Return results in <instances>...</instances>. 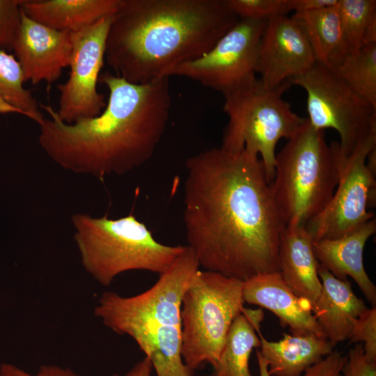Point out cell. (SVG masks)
Segmentation results:
<instances>
[{
	"mask_svg": "<svg viewBox=\"0 0 376 376\" xmlns=\"http://www.w3.org/2000/svg\"><path fill=\"white\" fill-rule=\"evenodd\" d=\"M12 49L25 81L52 84L61 77L63 69L69 67L72 49L71 33L40 24L28 17L21 9Z\"/></svg>",
	"mask_w": 376,
	"mask_h": 376,
	"instance_id": "5bb4252c",
	"label": "cell"
},
{
	"mask_svg": "<svg viewBox=\"0 0 376 376\" xmlns=\"http://www.w3.org/2000/svg\"><path fill=\"white\" fill-rule=\"evenodd\" d=\"M350 343H362L366 357L376 362V307L367 308L357 319Z\"/></svg>",
	"mask_w": 376,
	"mask_h": 376,
	"instance_id": "4316f807",
	"label": "cell"
},
{
	"mask_svg": "<svg viewBox=\"0 0 376 376\" xmlns=\"http://www.w3.org/2000/svg\"><path fill=\"white\" fill-rule=\"evenodd\" d=\"M375 147L376 132L346 157L331 199L305 225L313 241L344 236L375 218L368 210L375 204L376 173L366 162Z\"/></svg>",
	"mask_w": 376,
	"mask_h": 376,
	"instance_id": "8fae6325",
	"label": "cell"
},
{
	"mask_svg": "<svg viewBox=\"0 0 376 376\" xmlns=\"http://www.w3.org/2000/svg\"><path fill=\"white\" fill-rule=\"evenodd\" d=\"M338 0H288V9L294 13H303L335 6Z\"/></svg>",
	"mask_w": 376,
	"mask_h": 376,
	"instance_id": "1f68e13d",
	"label": "cell"
},
{
	"mask_svg": "<svg viewBox=\"0 0 376 376\" xmlns=\"http://www.w3.org/2000/svg\"><path fill=\"white\" fill-rule=\"evenodd\" d=\"M375 231L376 221L373 218L344 236L313 243L319 264L339 280L345 281L351 277L373 306L376 305V287L365 269L363 251Z\"/></svg>",
	"mask_w": 376,
	"mask_h": 376,
	"instance_id": "2e32d148",
	"label": "cell"
},
{
	"mask_svg": "<svg viewBox=\"0 0 376 376\" xmlns=\"http://www.w3.org/2000/svg\"><path fill=\"white\" fill-rule=\"evenodd\" d=\"M243 298L244 303L273 313L293 335L326 338L313 315V304L295 294L279 272L260 274L243 281Z\"/></svg>",
	"mask_w": 376,
	"mask_h": 376,
	"instance_id": "9a60e30c",
	"label": "cell"
},
{
	"mask_svg": "<svg viewBox=\"0 0 376 376\" xmlns=\"http://www.w3.org/2000/svg\"><path fill=\"white\" fill-rule=\"evenodd\" d=\"M315 64L304 29L293 15H279L267 21L256 68L264 86L278 87L303 75Z\"/></svg>",
	"mask_w": 376,
	"mask_h": 376,
	"instance_id": "4fadbf2b",
	"label": "cell"
},
{
	"mask_svg": "<svg viewBox=\"0 0 376 376\" xmlns=\"http://www.w3.org/2000/svg\"><path fill=\"white\" fill-rule=\"evenodd\" d=\"M258 336L270 376H300L334 350L327 338L315 334H284L279 341L267 340L260 331Z\"/></svg>",
	"mask_w": 376,
	"mask_h": 376,
	"instance_id": "d6986e66",
	"label": "cell"
},
{
	"mask_svg": "<svg viewBox=\"0 0 376 376\" xmlns=\"http://www.w3.org/2000/svg\"><path fill=\"white\" fill-rule=\"evenodd\" d=\"M71 221L84 268L105 286L128 271L161 274L186 247L157 241L146 226L132 214L110 219L77 213Z\"/></svg>",
	"mask_w": 376,
	"mask_h": 376,
	"instance_id": "8992f818",
	"label": "cell"
},
{
	"mask_svg": "<svg viewBox=\"0 0 376 376\" xmlns=\"http://www.w3.org/2000/svg\"><path fill=\"white\" fill-rule=\"evenodd\" d=\"M98 82L109 95L95 117L65 123L51 106L40 104L49 118L38 125V141L61 167L103 180L131 171L150 159L166 127L171 97L169 77L136 84L107 71Z\"/></svg>",
	"mask_w": 376,
	"mask_h": 376,
	"instance_id": "7a4b0ae2",
	"label": "cell"
},
{
	"mask_svg": "<svg viewBox=\"0 0 376 376\" xmlns=\"http://www.w3.org/2000/svg\"><path fill=\"white\" fill-rule=\"evenodd\" d=\"M256 356L260 376H270L268 372L267 364L262 357L260 351L256 352Z\"/></svg>",
	"mask_w": 376,
	"mask_h": 376,
	"instance_id": "e575fe53",
	"label": "cell"
},
{
	"mask_svg": "<svg viewBox=\"0 0 376 376\" xmlns=\"http://www.w3.org/2000/svg\"><path fill=\"white\" fill-rule=\"evenodd\" d=\"M341 376H376V362L367 359L362 344L356 343L349 350Z\"/></svg>",
	"mask_w": 376,
	"mask_h": 376,
	"instance_id": "f1b7e54d",
	"label": "cell"
},
{
	"mask_svg": "<svg viewBox=\"0 0 376 376\" xmlns=\"http://www.w3.org/2000/svg\"><path fill=\"white\" fill-rule=\"evenodd\" d=\"M0 376H80L72 370L55 365H43L35 374L29 373L13 364L2 363Z\"/></svg>",
	"mask_w": 376,
	"mask_h": 376,
	"instance_id": "4dcf8cb0",
	"label": "cell"
},
{
	"mask_svg": "<svg viewBox=\"0 0 376 376\" xmlns=\"http://www.w3.org/2000/svg\"><path fill=\"white\" fill-rule=\"evenodd\" d=\"M112 15L70 32V72L68 80L57 85L60 96L56 111L58 118L65 123L95 117L106 106L104 95L98 92L97 84L105 59Z\"/></svg>",
	"mask_w": 376,
	"mask_h": 376,
	"instance_id": "7c38bea8",
	"label": "cell"
},
{
	"mask_svg": "<svg viewBox=\"0 0 376 376\" xmlns=\"http://www.w3.org/2000/svg\"><path fill=\"white\" fill-rule=\"evenodd\" d=\"M183 220L200 267L242 281L279 272L286 226L260 157L212 148L185 162Z\"/></svg>",
	"mask_w": 376,
	"mask_h": 376,
	"instance_id": "6da1fadb",
	"label": "cell"
},
{
	"mask_svg": "<svg viewBox=\"0 0 376 376\" xmlns=\"http://www.w3.org/2000/svg\"><path fill=\"white\" fill-rule=\"evenodd\" d=\"M238 20L226 0H120L105 60L117 76L148 84L207 53Z\"/></svg>",
	"mask_w": 376,
	"mask_h": 376,
	"instance_id": "3957f363",
	"label": "cell"
},
{
	"mask_svg": "<svg viewBox=\"0 0 376 376\" xmlns=\"http://www.w3.org/2000/svg\"><path fill=\"white\" fill-rule=\"evenodd\" d=\"M24 74L19 63L12 54L0 49V97L38 125L44 120L38 103L24 87Z\"/></svg>",
	"mask_w": 376,
	"mask_h": 376,
	"instance_id": "603a6c76",
	"label": "cell"
},
{
	"mask_svg": "<svg viewBox=\"0 0 376 376\" xmlns=\"http://www.w3.org/2000/svg\"><path fill=\"white\" fill-rule=\"evenodd\" d=\"M337 7L350 54H357L369 22L376 16V1L338 0Z\"/></svg>",
	"mask_w": 376,
	"mask_h": 376,
	"instance_id": "d4e9b609",
	"label": "cell"
},
{
	"mask_svg": "<svg viewBox=\"0 0 376 376\" xmlns=\"http://www.w3.org/2000/svg\"><path fill=\"white\" fill-rule=\"evenodd\" d=\"M318 272L322 288L313 313L324 336L335 346L350 339L357 319L368 307L348 279H336L320 264Z\"/></svg>",
	"mask_w": 376,
	"mask_h": 376,
	"instance_id": "e0dca14e",
	"label": "cell"
},
{
	"mask_svg": "<svg viewBox=\"0 0 376 376\" xmlns=\"http://www.w3.org/2000/svg\"><path fill=\"white\" fill-rule=\"evenodd\" d=\"M198 269L196 256L186 246L151 288L131 297L106 292L95 308V315L106 327L136 343L157 376L191 375L181 353L180 306Z\"/></svg>",
	"mask_w": 376,
	"mask_h": 376,
	"instance_id": "277c9868",
	"label": "cell"
},
{
	"mask_svg": "<svg viewBox=\"0 0 376 376\" xmlns=\"http://www.w3.org/2000/svg\"><path fill=\"white\" fill-rule=\"evenodd\" d=\"M373 43H376V16L369 22L363 40V45Z\"/></svg>",
	"mask_w": 376,
	"mask_h": 376,
	"instance_id": "836d02e7",
	"label": "cell"
},
{
	"mask_svg": "<svg viewBox=\"0 0 376 376\" xmlns=\"http://www.w3.org/2000/svg\"><path fill=\"white\" fill-rule=\"evenodd\" d=\"M22 0H0V47L11 49L20 22Z\"/></svg>",
	"mask_w": 376,
	"mask_h": 376,
	"instance_id": "83f0119b",
	"label": "cell"
},
{
	"mask_svg": "<svg viewBox=\"0 0 376 376\" xmlns=\"http://www.w3.org/2000/svg\"><path fill=\"white\" fill-rule=\"evenodd\" d=\"M152 370V366L150 361L145 357L124 375L115 374L113 376H151Z\"/></svg>",
	"mask_w": 376,
	"mask_h": 376,
	"instance_id": "d6a6232c",
	"label": "cell"
},
{
	"mask_svg": "<svg viewBox=\"0 0 376 376\" xmlns=\"http://www.w3.org/2000/svg\"><path fill=\"white\" fill-rule=\"evenodd\" d=\"M306 93L307 120L316 130H334L346 157L376 132V108L359 95L334 71L315 64L289 81Z\"/></svg>",
	"mask_w": 376,
	"mask_h": 376,
	"instance_id": "9c48e42d",
	"label": "cell"
},
{
	"mask_svg": "<svg viewBox=\"0 0 376 376\" xmlns=\"http://www.w3.org/2000/svg\"><path fill=\"white\" fill-rule=\"evenodd\" d=\"M337 4L292 15L304 29L315 63L334 72L350 54Z\"/></svg>",
	"mask_w": 376,
	"mask_h": 376,
	"instance_id": "44dd1931",
	"label": "cell"
},
{
	"mask_svg": "<svg viewBox=\"0 0 376 376\" xmlns=\"http://www.w3.org/2000/svg\"><path fill=\"white\" fill-rule=\"evenodd\" d=\"M244 304L243 281L198 269L180 306L181 353L191 371L217 363L235 318Z\"/></svg>",
	"mask_w": 376,
	"mask_h": 376,
	"instance_id": "ba28073f",
	"label": "cell"
},
{
	"mask_svg": "<svg viewBox=\"0 0 376 376\" xmlns=\"http://www.w3.org/2000/svg\"><path fill=\"white\" fill-rule=\"evenodd\" d=\"M313 240L305 225L288 224L279 246V272L292 291L313 304L322 288Z\"/></svg>",
	"mask_w": 376,
	"mask_h": 376,
	"instance_id": "ac0fdd59",
	"label": "cell"
},
{
	"mask_svg": "<svg viewBox=\"0 0 376 376\" xmlns=\"http://www.w3.org/2000/svg\"><path fill=\"white\" fill-rule=\"evenodd\" d=\"M267 20L239 19L201 56L171 70L168 77L189 78L224 95L253 82L260 41Z\"/></svg>",
	"mask_w": 376,
	"mask_h": 376,
	"instance_id": "30bf717a",
	"label": "cell"
},
{
	"mask_svg": "<svg viewBox=\"0 0 376 376\" xmlns=\"http://www.w3.org/2000/svg\"><path fill=\"white\" fill-rule=\"evenodd\" d=\"M230 10L239 18L268 20L287 15L288 0H226Z\"/></svg>",
	"mask_w": 376,
	"mask_h": 376,
	"instance_id": "484cf974",
	"label": "cell"
},
{
	"mask_svg": "<svg viewBox=\"0 0 376 376\" xmlns=\"http://www.w3.org/2000/svg\"><path fill=\"white\" fill-rule=\"evenodd\" d=\"M345 158L338 142L329 145L306 118L276 155L272 187L286 225H306L327 205Z\"/></svg>",
	"mask_w": 376,
	"mask_h": 376,
	"instance_id": "5b68a950",
	"label": "cell"
},
{
	"mask_svg": "<svg viewBox=\"0 0 376 376\" xmlns=\"http://www.w3.org/2000/svg\"><path fill=\"white\" fill-rule=\"evenodd\" d=\"M120 0H22L30 19L51 29L73 32L111 15Z\"/></svg>",
	"mask_w": 376,
	"mask_h": 376,
	"instance_id": "ffe728a7",
	"label": "cell"
},
{
	"mask_svg": "<svg viewBox=\"0 0 376 376\" xmlns=\"http://www.w3.org/2000/svg\"><path fill=\"white\" fill-rule=\"evenodd\" d=\"M263 318L261 308H243L233 322L213 366L214 376H251L249 359L253 350L260 347L258 332Z\"/></svg>",
	"mask_w": 376,
	"mask_h": 376,
	"instance_id": "7402d4cb",
	"label": "cell"
},
{
	"mask_svg": "<svg viewBox=\"0 0 376 376\" xmlns=\"http://www.w3.org/2000/svg\"><path fill=\"white\" fill-rule=\"evenodd\" d=\"M16 113L23 115L19 109L9 104L1 97H0V113Z\"/></svg>",
	"mask_w": 376,
	"mask_h": 376,
	"instance_id": "d590c367",
	"label": "cell"
},
{
	"mask_svg": "<svg viewBox=\"0 0 376 376\" xmlns=\"http://www.w3.org/2000/svg\"><path fill=\"white\" fill-rule=\"evenodd\" d=\"M290 86L288 81L269 88L257 78L224 95L223 110L228 121L220 147L258 156L270 182L274 176L277 143L281 139L291 138L306 120L282 97Z\"/></svg>",
	"mask_w": 376,
	"mask_h": 376,
	"instance_id": "52a82bcc",
	"label": "cell"
},
{
	"mask_svg": "<svg viewBox=\"0 0 376 376\" xmlns=\"http://www.w3.org/2000/svg\"><path fill=\"white\" fill-rule=\"evenodd\" d=\"M335 72L376 108V43L364 45L349 54Z\"/></svg>",
	"mask_w": 376,
	"mask_h": 376,
	"instance_id": "cb8c5ba5",
	"label": "cell"
},
{
	"mask_svg": "<svg viewBox=\"0 0 376 376\" xmlns=\"http://www.w3.org/2000/svg\"><path fill=\"white\" fill-rule=\"evenodd\" d=\"M345 360V355L338 350H334L306 369L300 376H341Z\"/></svg>",
	"mask_w": 376,
	"mask_h": 376,
	"instance_id": "f546056e",
	"label": "cell"
}]
</instances>
